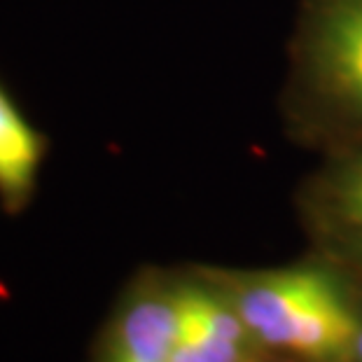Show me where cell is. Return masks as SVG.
<instances>
[{
  "label": "cell",
  "instance_id": "obj_1",
  "mask_svg": "<svg viewBox=\"0 0 362 362\" xmlns=\"http://www.w3.org/2000/svg\"><path fill=\"white\" fill-rule=\"evenodd\" d=\"M264 353L292 362H353L358 274L315 250L281 267L211 264Z\"/></svg>",
  "mask_w": 362,
  "mask_h": 362
},
{
  "label": "cell",
  "instance_id": "obj_2",
  "mask_svg": "<svg viewBox=\"0 0 362 362\" xmlns=\"http://www.w3.org/2000/svg\"><path fill=\"white\" fill-rule=\"evenodd\" d=\"M281 117L318 155L362 143V0H297Z\"/></svg>",
  "mask_w": 362,
  "mask_h": 362
},
{
  "label": "cell",
  "instance_id": "obj_3",
  "mask_svg": "<svg viewBox=\"0 0 362 362\" xmlns=\"http://www.w3.org/2000/svg\"><path fill=\"white\" fill-rule=\"evenodd\" d=\"M178 269L143 264L124 281L91 344V362H173Z\"/></svg>",
  "mask_w": 362,
  "mask_h": 362
},
{
  "label": "cell",
  "instance_id": "obj_4",
  "mask_svg": "<svg viewBox=\"0 0 362 362\" xmlns=\"http://www.w3.org/2000/svg\"><path fill=\"white\" fill-rule=\"evenodd\" d=\"M309 248L362 274V143L322 152L295 192Z\"/></svg>",
  "mask_w": 362,
  "mask_h": 362
},
{
  "label": "cell",
  "instance_id": "obj_5",
  "mask_svg": "<svg viewBox=\"0 0 362 362\" xmlns=\"http://www.w3.org/2000/svg\"><path fill=\"white\" fill-rule=\"evenodd\" d=\"M178 269V339L173 362H248L264 353L211 264Z\"/></svg>",
  "mask_w": 362,
  "mask_h": 362
},
{
  "label": "cell",
  "instance_id": "obj_6",
  "mask_svg": "<svg viewBox=\"0 0 362 362\" xmlns=\"http://www.w3.org/2000/svg\"><path fill=\"white\" fill-rule=\"evenodd\" d=\"M49 152V136L0 78V211L5 215L17 218L28 211Z\"/></svg>",
  "mask_w": 362,
  "mask_h": 362
},
{
  "label": "cell",
  "instance_id": "obj_7",
  "mask_svg": "<svg viewBox=\"0 0 362 362\" xmlns=\"http://www.w3.org/2000/svg\"><path fill=\"white\" fill-rule=\"evenodd\" d=\"M353 362H362V274H358V332L356 346H353Z\"/></svg>",
  "mask_w": 362,
  "mask_h": 362
},
{
  "label": "cell",
  "instance_id": "obj_8",
  "mask_svg": "<svg viewBox=\"0 0 362 362\" xmlns=\"http://www.w3.org/2000/svg\"><path fill=\"white\" fill-rule=\"evenodd\" d=\"M248 362H292L288 358H281V356H272V353H259V356H255L252 360Z\"/></svg>",
  "mask_w": 362,
  "mask_h": 362
}]
</instances>
